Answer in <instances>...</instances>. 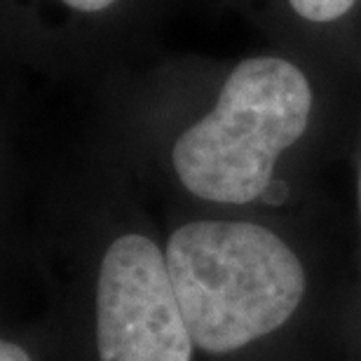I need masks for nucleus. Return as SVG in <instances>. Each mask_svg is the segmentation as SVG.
Segmentation results:
<instances>
[{
	"mask_svg": "<svg viewBox=\"0 0 361 361\" xmlns=\"http://www.w3.org/2000/svg\"><path fill=\"white\" fill-rule=\"evenodd\" d=\"M359 197H361V180H359Z\"/></svg>",
	"mask_w": 361,
	"mask_h": 361,
	"instance_id": "0eeeda50",
	"label": "nucleus"
},
{
	"mask_svg": "<svg viewBox=\"0 0 361 361\" xmlns=\"http://www.w3.org/2000/svg\"><path fill=\"white\" fill-rule=\"evenodd\" d=\"M192 345L160 247L143 235L118 237L99 270V359L190 361Z\"/></svg>",
	"mask_w": 361,
	"mask_h": 361,
	"instance_id": "7ed1b4c3",
	"label": "nucleus"
},
{
	"mask_svg": "<svg viewBox=\"0 0 361 361\" xmlns=\"http://www.w3.org/2000/svg\"><path fill=\"white\" fill-rule=\"evenodd\" d=\"M295 14L310 21H334L341 19L355 7L357 0H288Z\"/></svg>",
	"mask_w": 361,
	"mask_h": 361,
	"instance_id": "20e7f679",
	"label": "nucleus"
},
{
	"mask_svg": "<svg viewBox=\"0 0 361 361\" xmlns=\"http://www.w3.org/2000/svg\"><path fill=\"white\" fill-rule=\"evenodd\" d=\"M0 361H31L28 352L24 348H19L17 343L3 341L0 343Z\"/></svg>",
	"mask_w": 361,
	"mask_h": 361,
	"instance_id": "39448f33",
	"label": "nucleus"
},
{
	"mask_svg": "<svg viewBox=\"0 0 361 361\" xmlns=\"http://www.w3.org/2000/svg\"><path fill=\"white\" fill-rule=\"evenodd\" d=\"M312 90L279 56H251L228 75L214 111L178 136L171 160L192 195L247 204L272 185L279 155L305 134Z\"/></svg>",
	"mask_w": 361,
	"mask_h": 361,
	"instance_id": "f03ea898",
	"label": "nucleus"
},
{
	"mask_svg": "<svg viewBox=\"0 0 361 361\" xmlns=\"http://www.w3.org/2000/svg\"><path fill=\"white\" fill-rule=\"evenodd\" d=\"M164 258L192 343L214 355L284 326L305 293L298 256L256 223H185L169 237Z\"/></svg>",
	"mask_w": 361,
	"mask_h": 361,
	"instance_id": "f257e3e1",
	"label": "nucleus"
},
{
	"mask_svg": "<svg viewBox=\"0 0 361 361\" xmlns=\"http://www.w3.org/2000/svg\"><path fill=\"white\" fill-rule=\"evenodd\" d=\"M61 3H66L78 12H101L106 7H111L115 0H61Z\"/></svg>",
	"mask_w": 361,
	"mask_h": 361,
	"instance_id": "423d86ee",
	"label": "nucleus"
}]
</instances>
